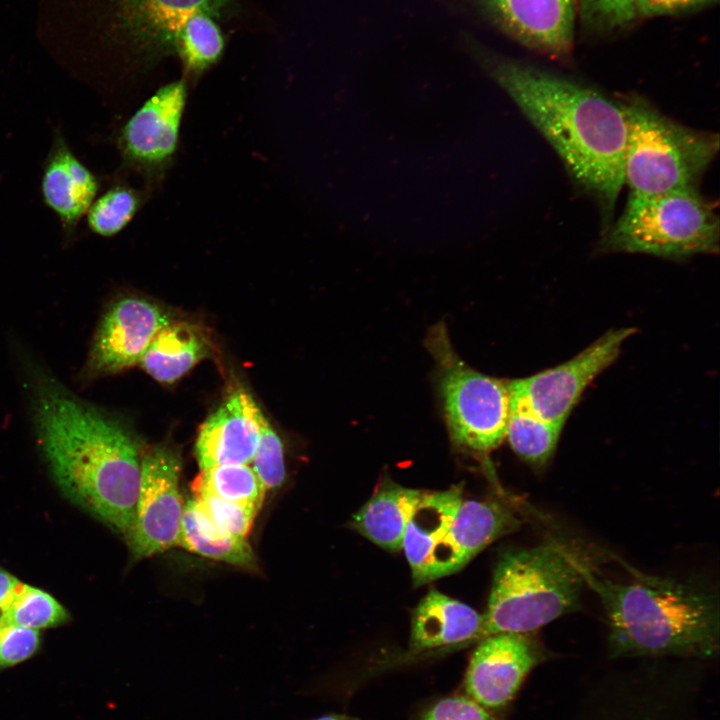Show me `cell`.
Here are the masks:
<instances>
[{
    "mask_svg": "<svg viewBox=\"0 0 720 720\" xmlns=\"http://www.w3.org/2000/svg\"><path fill=\"white\" fill-rule=\"evenodd\" d=\"M69 618L66 608L52 595L21 581L0 611V621L35 630L63 625Z\"/></svg>",
    "mask_w": 720,
    "mask_h": 720,
    "instance_id": "d4e9b609",
    "label": "cell"
},
{
    "mask_svg": "<svg viewBox=\"0 0 720 720\" xmlns=\"http://www.w3.org/2000/svg\"><path fill=\"white\" fill-rule=\"evenodd\" d=\"M606 252L683 259L719 252V218L698 189L629 195L623 213L602 233Z\"/></svg>",
    "mask_w": 720,
    "mask_h": 720,
    "instance_id": "8992f818",
    "label": "cell"
},
{
    "mask_svg": "<svg viewBox=\"0 0 720 720\" xmlns=\"http://www.w3.org/2000/svg\"><path fill=\"white\" fill-rule=\"evenodd\" d=\"M577 568L599 596L618 655H711L718 646L716 598L672 579L634 574L613 581L575 555Z\"/></svg>",
    "mask_w": 720,
    "mask_h": 720,
    "instance_id": "3957f363",
    "label": "cell"
},
{
    "mask_svg": "<svg viewBox=\"0 0 720 720\" xmlns=\"http://www.w3.org/2000/svg\"><path fill=\"white\" fill-rule=\"evenodd\" d=\"M316 720H357L347 715H341V714H330L325 715L323 717H320Z\"/></svg>",
    "mask_w": 720,
    "mask_h": 720,
    "instance_id": "e575fe53",
    "label": "cell"
},
{
    "mask_svg": "<svg viewBox=\"0 0 720 720\" xmlns=\"http://www.w3.org/2000/svg\"><path fill=\"white\" fill-rule=\"evenodd\" d=\"M518 526L519 519L503 504L462 500L433 554L430 580L458 571L485 547Z\"/></svg>",
    "mask_w": 720,
    "mask_h": 720,
    "instance_id": "2e32d148",
    "label": "cell"
},
{
    "mask_svg": "<svg viewBox=\"0 0 720 720\" xmlns=\"http://www.w3.org/2000/svg\"><path fill=\"white\" fill-rule=\"evenodd\" d=\"M635 331L609 330L568 361L510 381L511 396L543 419L564 426L587 386L617 359Z\"/></svg>",
    "mask_w": 720,
    "mask_h": 720,
    "instance_id": "30bf717a",
    "label": "cell"
},
{
    "mask_svg": "<svg viewBox=\"0 0 720 720\" xmlns=\"http://www.w3.org/2000/svg\"><path fill=\"white\" fill-rule=\"evenodd\" d=\"M170 322L169 314L149 300L119 299L98 326L85 375L113 374L140 363L153 338Z\"/></svg>",
    "mask_w": 720,
    "mask_h": 720,
    "instance_id": "7c38bea8",
    "label": "cell"
},
{
    "mask_svg": "<svg viewBox=\"0 0 720 720\" xmlns=\"http://www.w3.org/2000/svg\"><path fill=\"white\" fill-rule=\"evenodd\" d=\"M182 462L175 449L154 447L141 457L135 519L128 541L137 558L178 545L184 511L179 480Z\"/></svg>",
    "mask_w": 720,
    "mask_h": 720,
    "instance_id": "8fae6325",
    "label": "cell"
},
{
    "mask_svg": "<svg viewBox=\"0 0 720 720\" xmlns=\"http://www.w3.org/2000/svg\"><path fill=\"white\" fill-rule=\"evenodd\" d=\"M237 0H104L97 23L104 40L118 43L145 63L174 54L177 32L195 12L228 14Z\"/></svg>",
    "mask_w": 720,
    "mask_h": 720,
    "instance_id": "ba28073f",
    "label": "cell"
},
{
    "mask_svg": "<svg viewBox=\"0 0 720 720\" xmlns=\"http://www.w3.org/2000/svg\"><path fill=\"white\" fill-rule=\"evenodd\" d=\"M19 580L8 571L0 568V611Z\"/></svg>",
    "mask_w": 720,
    "mask_h": 720,
    "instance_id": "836d02e7",
    "label": "cell"
},
{
    "mask_svg": "<svg viewBox=\"0 0 720 720\" xmlns=\"http://www.w3.org/2000/svg\"><path fill=\"white\" fill-rule=\"evenodd\" d=\"M426 492L385 483L353 516L352 527L386 550H402L407 523Z\"/></svg>",
    "mask_w": 720,
    "mask_h": 720,
    "instance_id": "ffe728a7",
    "label": "cell"
},
{
    "mask_svg": "<svg viewBox=\"0 0 720 720\" xmlns=\"http://www.w3.org/2000/svg\"><path fill=\"white\" fill-rule=\"evenodd\" d=\"M718 0H638V20L696 11Z\"/></svg>",
    "mask_w": 720,
    "mask_h": 720,
    "instance_id": "d6a6232c",
    "label": "cell"
},
{
    "mask_svg": "<svg viewBox=\"0 0 720 720\" xmlns=\"http://www.w3.org/2000/svg\"><path fill=\"white\" fill-rule=\"evenodd\" d=\"M617 100L626 126L623 178L630 195L698 189L718 154V134L682 125L644 96Z\"/></svg>",
    "mask_w": 720,
    "mask_h": 720,
    "instance_id": "5b68a950",
    "label": "cell"
},
{
    "mask_svg": "<svg viewBox=\"0 0 720 720\" xmlns=\"http://www.w3.org/2000/svg\"><path fill=\"white\" fill-rule=\"evenodd\" d=\"M563 426L538 416L511 396L506 435L513 451L536 468L544 467L553 456Z\"/></svg>",
    "mask_w": 720,
    "mask_h": 720,
    "instance_id": "603a6c76",
    "label": "cell"
},
{
    "mask_svg": "<svg viewBox=\"0 0 720 720\" xmlns=\"http://www.w3.org/2000/svg\"><path fill=\"white\" fill-rule=\"evenodd\" d=\"M462 500L458 487L426 492L413 511L404 532L402 550L416 585L431 581L433 554L447 534Z\"/></svg>",
    "mask_w": 720,
    "mask_h": 720,
    "instance_id": "d6986e66",
    "label": "cell"
},
{
    "mask_svg": "<svg viewBox=\"0 0 720 720\" xmlns=\"http://www.w3.org/2000/svg\"><path fill=\"white\" fill-rule=\"evenodd\" d=\"M224 48L225 40L215 18L205 12H195L178 30L174 54L179 57L185 75L197 79L220 60Z\"/></svg>",
    "mask_w": 720,
    "mask_h": 720,
    "instance_id": "cb8c5ba5",
    "label": "cell"
},
{
    "mask_svg": "<svg viewBox=\"0 0 720 720\" xmlns=\"http://www.w3.org/2000/svg\"><path fill=\"white\" fill-rule=\"evenodd\" d=\"M261 414L246 390L232 391L200 426L195 443L200 469L251 464L259 441Z\"/></svg>",
    "mask_w": 720,
    "mask_h": 720,
    "instance_id": "9a60e30c",
    "label": "cell"
},
{
    "mask_svg": "<svg viewBox=\"0 0 720 720\" xmlns=\"http://www.w3.org/2000/svg\"><path fill=\"white\" fill-rule=\"evenodd\" d=\"M143 193L126 183H116L97 197L85 217L90 232L113 237L123 231L140 210Z\"/></svg>",
    "mask_w": 720,
    "mask_h": 720,
    "instance_id": "4316f807",
    "label": "cell"
},
{
    "mask_svg": "<svg viewBox=\"0 0 720 720\" xmlns=\"http://www.w3.org/2000/svg\"><path fill=\"white\" fill-rule=\"evenodd\" d=\"M536 662L526 634L498 633L482 639L465 676L466 692L484 708L507 704Z\"/></svg>",
    "mask_w": 720,
    "mask_h": 720,
    "instance_id": "5bb4252c",
    "label": "cell"
},
{
    "mask_svg": "<svg viewBox=\"0 0 720 720\" xmlns=\"http://www.w3.org/2000/svg\"><path fill=\"white\" fill-rule=\"evenodd\" d=\"M40 644L39 630L0 621V667L31 657Z\"/></svg>",
    "mask_w": 720,
    "mask_h": 720,
    "instance_id": "4dcf8cb0",
    "label": "cell"
},
{
    "mask_svg": "<svg viewBox=\"0 0 720 720\" xmlns=\"http://www.w3.org/2000/svg\"><path fill=\"white\" fill-rule=\"evenodd\" d=\"M638 0H576L577 16L586 29L597 33L623 30L638 21Z\"/></svg>",
    "mask_w": 720,
    "mask_h": 720,
    "instance_id": "83f0119b",
    "label": "cell"
},
{
    "mask_svg": "<svg viewBox=\"0 0 720 720\" xmlns=\"http://www.w3.org/2000/svg\"><path fill=\"white\" fill-rule=\"evenodd\" d=\"M259 426V441L251 467L266 490L275 489L285 480L283 444L263 413Z\"/></svg>",
    "mask_w": 720,
    "mask_h": 720,
    "instance_id": "f546056e",
    "label": "cell"
},
{
    "mask_svg": "<svg viewBox=\"0 0 720 720\" xmlns=\"http://www.w3.org/2000/svg\"><path fill=\"white\" fill-rule=\"evenodd\" d=\"M426 346L437 365L443 410L452 441L487 454L505 438L511 408L510 381L484 375L455 352L443 322L429 332Z\"/></svg>",
    "mask_w": 720,
    "mask_h": 720,
    "instance_id": "52a82bcc",
    "label": "cell"
},
{
    "mask_svg": "<svg viewBox=\"0 0 720 720\" xmlns=\"http://www.w3.org/2000/svg\"><path fill=\"white\" fill-rule=\"evenodd\" d=\"M178 545L201 556L240 568H257L254 552L246 538L232 536L221 530L195 499L189 500L184 506Z\"/></svg>",
    "mask_w": 720,
    "mask_h": 720,
    "instance_id": "7402d4cb",
    "label": "cell"
},
{
    "mask_svg": "<svg viewBox=\"0 0 720 720\" xmlns=\"http://www.w3.org/2000/svg\"><path fill=\"white\" fill-rule=\"evenodd\" d=\"M191 489H202L219 498L260 511L266 489L247 464L218 465L200 469Z\"/></svg>",
    "mask_w": 720,
    "mask_h": 720,
    "instance_id": "484cf974",
    "label": "cell"
},
{
    "mask_svg": "<svg viewBox=\"0 0 720 720\" xmlns=\"http://www.w3.org/2000/svg\"><path fill=\"white\" fill-rule=\"evenodd\" d=\"M99 188L98 177L57 131L43 165L40 191L44 204L57 216L67 238L76 232Z\"/></svg>",
    "mask_w": 720,
    "mask_h": 720,
    "instance_id": "e0dca14e",
    "label": "cell"
},
{
    "mask_svg": "<svg viewBox=\"0 0 720 720\" xmlns=\"http://www.w3.org/2000/svg\"><path fill=\"white\" fill-rule=\"evenodd\" d=\"M421 720H493L483 706L470 697L452 696L435 703Z\"/></svg>",
    "mask_w": 720,
    "mask_h": 720,
    "instance_id": "1f68e13d",
    "label": "cell"
},
{
    "mask_svg": "<svg viewBox=\"0 0 720 720\" xmlns=\"http://www.w3.org/2000/svg\"><path fill=\"white\" fill-rule=\"evenodd\" d=\"M583 584L575 554L560 544L504 553L483 615V638L539 629L576 608Z\"/></svg>",
    "mask_w": 720,
    "mask_h": 720,
    "instance_id": "277c9868",
    "label": "cell"
},
{
    "mask_svg": "<svg viewBox=\"0 0 720 720\" xmlns=\"http://www.w3.org/2000/svg\"><path fill=\"white\" fill-rule=\"evenodd\" d=\"M187 101V81L160 87L124 123L116 137L123 166L146 184L160 182L172 165Z\"/></svg>",
    "mask_w": 720,
    "mask_h": 720,
    "instance_id": "9c48e42d",
    "label": "cell"
},
{
    "mask_svg": "<svg viewBox=\"0 0 720 720\" xmlns=\"http://www.w3.org/2000/svg\"><path fill=\"white\" fill-rule=\"evenodd\" d=\"M212 353L202 328L188 322H170L153 338L140 364L155 380L173 383Z\"/></svg>",
    "mask_w": 720,
    "mask_h": 720,
    "instance_id": "44dd1931",
    "label": "cell"
},
{
    "mask_svg": "<svg viewBox=\"0 0 720 720\" xmlns=\"http://www.w3.org/2000/svg\"><path fill=\"white\" fill-rule=\"evenodd\" d=\"M477 56L553 147L576 187L597 204L606 231L624 184L626 126L617 98L489 51L478 49Z\"/></svg>",
    "mask_w": 720,
    "mask_h": 720,
    "instance_id": "6da1fadb",
    "label": "cell"
},
{
    "mask_svg": "<svg viewBox=\"0 0 720 720\" xmlns=\"http://www.w3.org/2000/svg\"><path fill=\"white\" fill-rule=\"evenodd\" d=\"M33 416L42 451L62 494L128 537L141 473V457L131 434L49 379L37 383Z\"/></svg>",
    "mask_w": 720,
    "mask_h": 720,
    "instance_id": "7a4b0ae2",
    "label": "cell"
},
{
    "mask_svg": "<svg viewBox=\"0 0 720 720\" xmlns=\"http://www.w3.org/2000/svg\"><path fill=\"white\" fill-rule=\"evenodd\" d=\"M484 618L472 607L430 590L412 615L410 647L419 652L483 638Z\"/></svg>",
    "mask_w": 720,
    "mask_h": 720,
    "instance_id": "ac0fdd59",
    "label": "cell"
},
{
    "mask_svg": "<svg viewBox=\"0 0 720 720\" xmlns=\"http://www.w3.org/2000/svg\"><path fill=\"white\" fill-rule=\"evenodd\" d=\"M195 501L210 519L224 532L246 538L250 533L258 509L219 498L202 489H192Z\"/></svg>",
    "mask_w": 720,
    "mask_h": 720,
    "instance_id": "f1b7e54d",
    "label": "cell"
},
{
    "mask_svg": "<svg viewBox=\"0 0 720 720\" xmlns=\"http://www.w3.org/2000/svg\"><path fill=\"white\" fill-rule=\"evenodd\" d=\"M485 14L523 46L556 60L574 47L576 0H477Z\"/></svg>",
    "mask_w": 720,
    "mask_h": 720,
    "instance_id": "4fadbf2b",
    "label": "cell"
}]
</instances>
